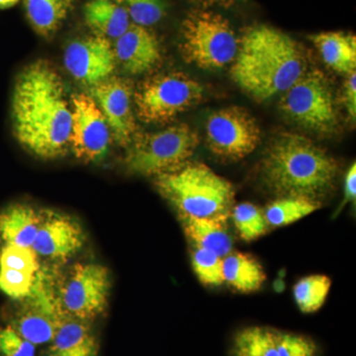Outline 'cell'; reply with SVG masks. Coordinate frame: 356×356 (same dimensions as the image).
Wrapping results in <instances>:
<instances>
[{"instance_id": "1", "label": "cell", "mask_w": 356, "mask_h": 356, "mask_svg": "<svg viewBox=\"0 0 356 356\" xmlns=\"http://www.w3.org/2000/svg\"><path fill=\"white\" fill-rule=\"evenodd\" d=\"M14 136L33 156L54 159L70 149L72 106L55 67L35 60L21 70L11 99Z\"/></svg>"}, {"instance_id": "2", "label": "cell", "mask_w": 356, "mask_h": 356, "mask_svg": "<svg viewBox=\"0 0 356 356\" xmlns=\"http://www.w3.org/2000/svg\"><path fill=\"white\" fill-rule=\"evenodd\" d=\"M308 60L298 42L268 25L248 28L238 40L231 74L255 100L284 93L307 72Z\"/></svg>"}, {"instance_id": "3", "label": "cell", "mask_w": 356, "mask_h": 356, "mask_svg": "<svg viewBox=\"0 0 356 356\" xmlns=\"http://www.w3.org/2000/svg\"><path fill=\"white\" fill-rule=\"evenodd\" d=\"M339 172L337 161L308 138L281 134L267 147L261 175L280 197L318 198L329 193Z\"/></svg>"}, {"instance_id": "4", "label": "cell", "mask_w": 356, "mask_h": 356, "mask_svg": "<svg viewBox=\"0 0 356 356\" xmlns=\"http://www.w3.org/2000/svg\"><path fill=\"white\" fill-rule=\"evenodd\" d=\"M156 186L179 216L228 222L235 200L233 185L201 163L159 175Z\"/></svg>"}, {"instance_id": "5", "label": "cell", "mask_w": 356, "mask_h": 356, "mask_svg": "<svg viewBox=\"0 0 356 356\" xmlns=\"http://www.w3.org/2000/svg\"><path fill=\"white\" fill-rule=\"evenodd\" d=\"M198 145L197 134L186 124L136 135L129 145L126 168L136 175L159 177L186 165Z\"/></svg>"}, {"instance_id": "6", "label": "cell", "mask_w": 356, "mask_h": 356, "mask_svg": "<svg viewBox=\"0 0 356 356\" xmlns=\"http://www.w3.org/2000/svg\"><path fill=\"white\" fill-rule=\"evenodd\" d=\"M238 49L235 31L220 14L195 10L185 18L181 51L189 64L204 70L222 69L235 60Z\"/></svg>"}, {"instance_id": "7", "label": "cell", "mask_w": 356, "mask_h": 356, "mask_svg": "<svg viewBox=\"0 0 356 356\" xmlns=\"http://www.w3.org/2000/svg\"><path fill=\"white\" fill-rule=\"evenodd\" d=\"M203 88L184 72H166L144 81L134 95L138 116L146 123H165L196 106Z\"/></svg>"}, {"instance_id": "8", "label": "cell", "mask_w": 356, "mask_h": 356, "mask_svg": "<svg viewBox=\"0 0 356 356\" xmlns=\"http://www.w3.org/2000/svg\"><path fill=\"white\" fill-rule=\"evenodd\" d=\"M280 110L301 127L318 134L336 133L339 116L329 81L318 70L307 72L283 93Z\"/></svg>"}, {"instance_id": "9", "label": "cell", "mask_w": 356, "mask_h": 356, "mask_svg": "<svg viewBox=\"0 0 356 356\" xmlns=\"http://www.w3.org/2000/svg\"><path fill=\"white\" fill-rule=\"evenodd\" d=\"M111 275L98 264H77L60 286V304L70 317L89 322L99 317L108 305Z\"/></svg>"}, {"instance_id": "10", "label": "cell", "mask_w": 356, "mask_h": 356, "mask_svg": "<svg viewBox=\"0 0 356 356\" xmlns=\"http://www.w3.org/2000/svg\"><path fill=\"white\" fill-rule=\"evenodd\" d=\"M51 285L50 280L40 278L38 271L31 291L23 298L24 303L9 320L8 325L35 346L51 343L67 316L60 304V295H56Z\"/></svg>"}, {"instance_id": "11", "label": "cell", "mask_w": 356, "mask_h": 356, "mask_svg": "<svg viewBox=\"0 0 356 356\" xmlns=\"http://www.w3.org/2000/svg\"><path fill=\"white\" fill-rule=\"evenodd\" d=\"M259 124L250 112L238 106L214 112L206 123V142L213 154L229 161H240L261 143Z\"/></svg>"}, {"instance_id": "12", "label": "cell", "mask_w": 356, "mask_h": 356, "mask_svg": "<svg viewBox=\"0 0 356 356\" xmlns=\"http://www.w3.org/2000/svg\"><path fill=\"white\" fill-rule=\"evenodd\" d=\"M72 131L70 149L77 159L96 163L106 156L111 142L108 124L91 96L79 93L70 98Z\"/></svg>"}, {"instance_id": "13", "label": "cell", "mask_w": 356, "mask_h": 356, "mask_svg": "<svg viewBox=\"0 0 356 356\" xmlns=\"http://www.w3.org/2000/svg\"><path fill=\"white\" fill-rule=\"evenodd\" d=\"M231 356H320L312 337L266 325H250L236 332Z\"/></svg>"}, {"instance_id": "14", "label": "cell", "mask_w": 356, "mask_h": 356, "mask_svg": "<svg viewBox=\"0 0 356 356\" xmlns=\"http://www.w3.org/2000/svg\"><path fill=\"white\" fill-rule=\"evenodd\" d=\"M91 97L102 110L115 142L128 147L137 135L132 86L120 77H109L91 88Z\"/></svg>"}, {"instance_id": "15", "label": "cell", "mask_w": 356, "mask_h": 356, "mask_svg": "<svg viewBox=\"0 0 356 356\" xmlns=\"http://www.w3.org/2000/svg\"><path fill=\"white\" fill-rule=\"evenodd\" d=\"M64 63L70 76L77 81L95 86L111 77L117 62L109 39L96 34L70 44L65 51Z\"/></svg>"}, {"instance_id": "16", "label": "cell", "mask_w": 356, "mask_h": 356, "mask_svg": "<svg viewBox=\"0 0 356 356\" xmlns=\"http://www.w3.org/2000/svg\"><path fill=\"white\" fill-rule=\"evenodd\" d=\"M86 235L81 225L67 215L42 214L32 248L37 255L51 261H67L83 248Z\"/></svg>"}, {"instance_id": "17", "label": "cell", "mask_w": 356, "mask_h": 356, "mask_svg": "<svg viewBox=\"0 0 356 356\" xmlns=\"http://www.w3.org/2000/svg\"><path fill=\"white\" fill-rule=\"evenodd\" d=\"M116 62L131 74H140L153 69L161 57V44L147 27L131 24L116 39L113 47Z\"/></svg>"}, {"instance_id": "18", "label": "cell", "mask_w": 356, "mask_h": 356, "mask_svg": "<svg viewBox=\"0 0 356 356\" xmlns=\"http://www.w3.org/2000/svg\"><path fill=\"white\" fill-rule=\"evenodd\" d=\"M97 355V341L88 322L67 316L51 339L49 356Z\"/></svg>"}, {"instance_id": "19", "label": "cell", "mask_w": 356, "mask_h": 356, "mask_svg": "<svg viewBox=\"0 0 356 356\" xmlns=\"http://www.w3.org/2000/svg\"><path fill=\"white\" fill-rule=\"evenodd\" d=\"M42 213L25 204H14L0 212V236L6 245L32 248Z\"/></svg>"}, {"instance_id": "20", "label": "cell", "mask_w": 356, "mask_h": 356, "mask_svg": "<svg viewBox=\"0 0 356 356\" xmlns=\"http://www.w3.org/2000/svg\"><path fill=\"white\" fill-rule=\"evenodd\" d=\"M323 60L339 74H350L356 69V38L344 32H324L311 37Z\"/></svg>"}, {"instance_id": "21", "label": "cell", "mask_w": 356, "mask_h": 356, "mask_svg": "<svg viewBox=\"0 0 356 356\" xmlns=\"http://www.w3.org/2000/svg\"><path fill=\"white\" fill-rule=\"evenodd\" d=\"M185 235L196 248L212 250L224 259L232 252L233 241L227 222L222 220L179 216Z\"/></svg>"}, {"instance_id": "22", "label": "cell", "mask_w": 356, "mask_h": 356, "mask_svg": "<svg viewBox=\"0 0 356 356\" xmlns=\"http://www.w3.org/2000/svg\"><path fill=\"white\" fill-rule=\"evenodd\" d=\"M84 18L91 29L107 39L119 38L131 26L125 7L113 0H91L84 7Z\"/></svg>"}, {"instance_id": "23", "label": "cell", "mask_w": 356, "mask_h": 356, "mask_svg": "<svg viewBox=\"0 0 356 356\" xmlns=\"http://www.w3.org/2000/svg\"><path fill=\"white\" fill-rule=\"evenodd\" d=\"M222 273L225 282L243 293L257 291L266 280L261 262L245 252H229L222 259Z\"/></svg>"}, {"instance_id": "24", "label": "cell", "mask_w": 356, "mask_h": 356, "mask_svg": "<svg viewBox=\"0 0 356 356\" xmlns=\"http://www.w3.org/2000/svg\"><path fill=\"white\" fill-rule=\"evenodd\" d=\"M72 2L74 0H25L28 20L41 36H51L67 18Z\"/></svg>"}, {"instance_id": "25", "label": "cell", "mask_w": 356, "mask_h": 356, "mask_svg": "<svg viewBox=\"0 0 356 356\" xmlns=\"http://www.w3.org/2000/svg\"><path fill=\"white\" fill-rule=\"evenodd\" d=\"M320 201L301 196L280 197L266 207L264 217L270 226L283 227L292 224L320 209Z\"/></svg>"}, {"instance_id": "26", "label": "cell", "mask_w": 356, "mask_h": 356, "mask_svg": "<svg viewBox=\"0 0 356 356\" xmlns=\"http://www.w3.org/2000/svg\"><path fill=\"white\" fill-rule=\"evenodd\" d=\"M331 286V278L323 274L301 278L293 288L294 299L300 311L311 314L320 310L327 300Z\"/></svg>"}, {"instance_id": "27", "label": "cell", "mask_w": 356, "mask_h": 356, "mask_svg": "<svg viewBox=\"0 0 356 356\" xmlns=\"http://www.w3.org/2000/svg\"><path fill=\"white\" fill-rule=\"evenodd\" d=\"M232 218L238 235L250 242L266 235L267 224L264 213L252 203H241L232 209Z\"/></svg>"}, {"instance_id": "28", "label": "cell", "mask_w": 356, "mask_h": 356, "mask_svg": "<svg viewBox=\"0 0 356 356\" xmlns=\"http://www.w3.org/2000/svg\"><path fill=\"white\" fill-rule=\"evenodd\" d=\"M194 273L201 283L207 286H220L224 280L222 259L212 250L196 248L192 254Z\"/></svg>"}, {"instance_id": "29", "label": "cell", "mask_w": 356, "mask_h": 356, "mask_svg": "<svg viewBox=\"0 0 356 356\" xmlns=\"http://www.w3.org/2000/svg\"><path fill=\"white\" fill-rule=\"evenodd\" d=\"M0 267L36 275L40 270L38 255L32 248L6 245L0 254Z\"/></svg>"}, {"instance_id": "30", "label": "cell", "mask_w": 356, "mask_h": 356, "mask_svg": "<svg viewBox=\"0 0 356 356\" xmlns=\"http://www.w3.org/2000/svg\"><path fill=\"white\" fill-rule=\"evenodd\" d=\"M136 25L149 27L156 24L165 15L161 0H120Z\"/></svg>"}, {"instance_id": "31", "label": "cell", "mask_w": 356, "mask_h": 356, "mask_svg": "<svg viewBox=\"0 0 356 356\" xmlns=\"http://www.w3.org/2000/svg\"><path fill=\"white\" fill-rule=\"evenodd\" d=\"M36 275L0 267V290L13 299L25 298L31 291Z\"/></svg>"}, {"instance_id": "32", "label": "cell", "mask_w": 356, "mask_h": 356, "mask_svg": "<svg viewBox=\"0 0 356 356\" xmlns=\"http://www.w3.org/2000/svg\"><path fill=\"white\" fill-rule=\"evenodd\" d=\"M36 346L18 334L10 325L0 327V355L34 356Z\"/></svg>"}, {"instance_id": "33", "label": "cell", "mask_w": 356, "mask_h": 356, "mask_svg": "<svg viewBox=\"0 0 356 356\" xmlns=\"http://www.w3.org/2000/svg\"><path fill=\"white\" fill-rule=\"evenodd\" d=\"M343 103L350 120L356 119V72L348 74L343 90Z\"/></svg>"}, {"instance_id": "34", "label": "cell", "mask_w": 356, "mask_h": 356, "mask_svg": "<svg viewBox=\"0 0 356 356\" xmlns=\"http://www.w3.org/2000/svg\"><path fill=\"white\" fill-rule=\"evenodd\" d=\"M356 199V165L350 166L344 179V202H355Z\"/></svg>"}, {"instance_id": "35", "label": "cell", "mask_w": 356, "mask_h": 356, "mask_svg": "<svg viewBox=\"0 0 356 356\" xmlns=\"http://www.w3.org/2000/svg\"><path fill=\"white\" fill-rule=\"evenodd\" d=\"M201 3L206 4V6H220L224 7H229L235 3L236 0H199Z\"/></svg>"}, {"instance_id": "36", "label": "cell", "mask_w": 356, "mask_h": 356, "mask_svg": "<svg viewBox=\"0 0 356 356\" xmlns=\"http://www.w3.org/2000/svg\"><path fill=\"white\" fill-rule=\"evenodd\" d=\"M19 0H0V9L10 8L15 6Z\"/></svg>"}, {"instance_id": "37", "label": "cell", "mask_w": 356, "mask_h": 356, "mask_svg": "<svg viewBox=\"0 0 356 356\" xmlns=\"http://www.w3.org/2000/svg\"><path fill=\"white\" fill-rule=\"evenodd\" d=\"M0 254H1V252H0Z\"/></svg>"}]
</instances>
